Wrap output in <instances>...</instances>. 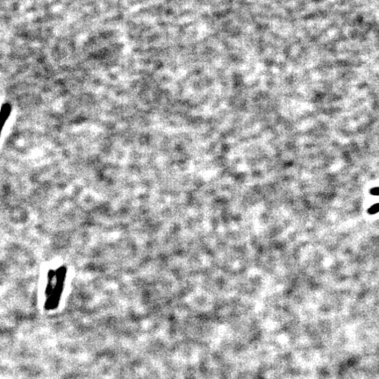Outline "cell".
Returning <instances> with one entry per match:
<instances>
[{"instance_id":"obj_1","label":"cell","mask_w":379,"mask_h":379,"mask_svg":"<svg viewBox=\"0 0 379 379\" xmlns=\"http://www.w3.org/2000/svg\"><path fill=\"white\" fill-rule=\"evenodd\" d=\"M11 113V105L9 104H3L2 109L0 111V135L2 132L5 123L7 121V118L9 117Z\"/></svg>"}]
</instances>
